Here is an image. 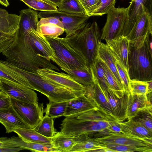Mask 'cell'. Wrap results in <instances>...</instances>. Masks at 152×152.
<instances>
[{
    "instance_id": "obj_11",
    "label": "cell",
    "mask_w": 152,
    "mask_h": 152,
    "mask_svg": "<svg viewBox=\"0 0 152 152\" xmlns=\"http://www.w3.org/2000/svg\"><path fill=\"white\" fill-rule=\"evenodd\" d=\"M0 90L10 97L23 102L38 103V99L34 91L18 83L4 79H0Z\"/></svg>"
},
{
    "instance_id": "obj_44",
    "label": "cell",
    "mask_w": 152,
    "mask_h": 152,
    "mask_svg": "<svg viewBox=\"0 0 152 152\" xmlns=\"http://www.w3.org/2000/svg\"><path fill=\"white\" fill-rule=\"evenodd\" d=\"M15 33L7 34L0 32V53L5 50L13 42Z\"/></svg>"
},
{
    "instance_id": "obj_37",
    "label": "cell",
    "mask_w": 152,
    "mask_h": 152,
    "mask_svg": "<svg viewBox=\"0 0 152 152\" xmlns=\"http://www.w3.org/2000/svg\"><path fill=\"white\" fill-rule=\"evenodd\" d=\"M132 119L140 122L152 132V108H146L140 110Z\"/></svg>"
},
{
    "instance_id": "obj_7",
    "label": "cell",
    "mask_w": 152,
    "mask_h": 152,
    "mask_svg": "<svg viewBox=\"0 0 152 152\" xmlns=\"http://www.w3.org/2000/svg\"><path fill=\"white\" fill-rule=\"evenodd\" d=\"M150 34H152V12L144 7L141 15L126 36L129 41L130 47L143 45Z\"/></svg>"
},
{
    "instance_id": "obj_55",
    "label": "cell",
    "mask_w": 152,
    "mask_h": 152,
    "mask_svg": "<svg viewBox=\"0 0 152 152\" xmlns=\"http://www.w3.org/2000/svg\"></svg>"
},
{
    "instance_id": "obj_29",
    "label": "cell",
    "mask_w": 152,
    "mask_h": 152,
    "mask_svg": "<svg viewBox=\"0 0 152 152\" xmlns=\"http://www.w3.org/2000/svg\"><path fill=\"white\" fill-rule=\"evenodd\" d=\"M20 20V15L14 14L0 17V32L7 34L15 33L19 28Z\"/></svg>"
},
{
    "instance_id": "obj_12",
    "label": "cell",
    "mask_w": 152,
    "mask_h": 152,
    "mask_svg": "<svg viewBox=\"0 0 152 152\" xmlns=\"http://www.w3.org/2000/svg\"><path fill=\"white\" fill-rule=\"evenodd\" d=\"M94 139L100 144L124 145L152 150V140L135 137L121 132L112 133Z\"/></svg>"
},
{
    "instance_id": "obj_28",
    "label": "cell",
    "mask_w": 152,
    "mask_h": 152,
    "mask_svg": "<svg viewBox=\"0 0 152 152\" xmlns=\"http://www.w3.org/2000/svg\"><path fill=\"white\" fill-rule=\"evenodd\" d=\"M13 132L25 141L43 143H51V138L43 136L33 129L17 127L13 129Z\"/></svg>"
},
{
    "instance_id": "obj_18",
    "label": "cell",
    "mask_w": 152,
    "mask_h": 152,
    "mask_svg": "<svg viewBox=\"0 0 152 152\" xmlns=\"http://www.w3.org/2000/svg\"><path fill=\"white\" fill-rule=\"evenodd\" d=\"M98 107L94 101L88 98L84 94L67 101L63 116L66 117Z\"/></svg>"
},
{
    "instance_id": "obj_45",
    "label": "cell",
    "mask_w": 152,
    "mask_h": 152,
    "mask_svg": "<svg viewBox=\"0 0 152 152\" xmlns=\"http://www.w3.org/2000/svg\"><path fill=\"white\" fill-rule=\"evenodd\" d=\"M84 9L87 15H91L99 5V0H78Z\"/></svg>"
},
{
    "instance_id": "obj_6",
    "label": "cell",
    "mask_w": 152,
    "mask_h": 152,
    "mask_svg": "<svg viewBox=\"0 0 152 152\" xmlns=\"http://www.w3.org/2000/svg\"><path fill=\"white\" fill-rule=\"evenodd\" d=\"M152 58L145 42L139 47H130L128 72L131 80H152Z\"/></svg>"
},
{
    "instance_id": "obj_8",
    "label": "cell",
    "mask_w": 152,
    "mask_h": 152,
    "mask_svg": "<svg viewBox=\"0 0 152 152\" xmlns=\"http://www.w3.org/2000/svg\"><path fill=\"white\" fill-rule=\"evenodd\" d=\"M128 7L115 8L107 14V20L101 36V39L114 38L121 35L128 18Z\"/></svg>"
},
{
    "instance_id": "obj_31",
    "label": "cell",
    "mask_w": 152,
    "mask_h": 152,
    "mask_svg": "<svg viewBox=\"0 0 152 152\" xmlns=\"http://www.w3.org/2000/svg\"><path fill=\"white\" fill-rule=\"evenodd\" d=\"M89 67L92 74L96 78L105 96L110 89L108 85L99 60L97 56Z\"/></svg>"
},
{
    "instance_id": "obj_53",
    "label": "cell",
    "mask_w": 152,
    "mask_h": 152,
    "mask_svg": "<svg viewBox=\"0 0 152 152\" xmlns=\"http://www.w3.org/2000/svg\"><path fill=\"white\" fill-rule=\"evenodd\" d=\"M6 147L4 144L2 140L1 137H0V147Z\"/></svg>"
},
{
    "instance_id": "obj_54",
    "label": "cell",
    "mask_w": 152,
    "mask_h": 152,
    "mask_svg": "<svg viewBox=\"0 0 152 152\" xmlns=\"http://www.w3.org/2000/svg\"><path fill=\"white\" fill-rule=\"evenodd\" d=\"M42 0V1H48V2H50L49 1H48L47 0ZM51 3V2H50Z\"/></svg>"
},
{
    "instance_id": "obj_42",
    "label": "cell",
    "mask_w": 152,
    "mask_h": 152,
    "mask_svg": "<svg viewBox=\"0 0 152 152\" xmlns=\"http://www.w3.org/2000/svg\"><path fill=\"white\" fill-rule=\"evenodd\" d=\"M115 64L119 75L121 80L124 93L129 94L130 93L131 79L129 75L128 71L116 59Z\"/></svg>"
},
{
    "instance_id": "obj_4",
    "label": "cell",
    "mask_w": 152,
    "mask_h": 152,
    "mask_svg": "<svg viewBox=\"0 0 152 152\" xmlns=\"http://www.w3.org/2000/svg\"><path fill=\"white\" fill-rule=\"evenodd\" d=\"M101 36L98 24L94 22L86 23L82 29L65 38L83 55L89 67L97 56Z\"/></svg>"
},
{
    "instance_id": "obj_39",
    "label": "cell",
    "mask_w": 152,
    "mask_h": 152,
    "mask_svg": "<svg viewBox=\"0 0 152 152\" xmlns=\"http://www.w3.org/2000/svg\"><path fill=\"white\" fill-rule=\"evenodd\" d=\"M29 7L42 12L58 10L57 6L48 1L39 0H21Z\"/></svg>"
},
{
    "instance_id": "obj_21",
    "label": "cell",
    "mask_w": 152,
    "mask_h": 152,
    "mask_svg": "<svg viewBox=\"0 0 152 152\" xmlns=\"http://www.w3.org/2000/svg\"><path fill=\"white\" fill-rule=\"evenodd\" d=\"M119 124L121 133L135 137L152 140V132L138 122L131 119Z\"/></svg>"
},
{
    "instance_id": "obj_2",
    "label": "cell",
    "mask_w": 152,
    "mask_h": 152,
    "mask_svg": "<svg viewBox=\"0 0 152 152\" xmlns=\"http://www.w3.org/2000/svg\"><path fill=\"white\" fill-rule=\"evenodd\" d=\"M76 117H65L61 124L60 132L73 137L93 134L108 130L118 121L99 107L78 113Z\"/></svg>"
},
{
    "instance_id": "obj_34",
    "label": "cell",
    "mask_w": 152,
    "mask_h": 152,
    "mask_svg": "<svg viewBox=\"0 0 152 152\" xmlns=\"http://www.w3.org/2000/svg\"><path fill=\"white\" fill-rule=\"evenodd\" d=\"M58 7V10L59 11L87 15L78 0H62Z\"/></svg>"
},
{
    "instance_id": "obj_33",
    "label": "cell",
    "mask_w": 152,
    "mask_h": 152,
    "mask_svg": "<svg viewBox=\"0 0 152 152\" xmlns=\"http://www.w3.org/2000/svg\"><path fill=\"white\" fill-rule=\"evenodd\" d=\"M53 118L45 114L33 129L43 136L52 137L57 132L54 127Z\"/></svg>"
},
{
    "instance_id": "obj_32",
    "label": "cell",
    "mask_w": 152,
    "mask_h": 152,
    "mask_svg": "<svg viewBox=\"0 0 152 152\" xmlns=\"http://www.w3.org/2000/svg\"><path fill=\"white\" fill-rule=\"evenodd\" d=\"M92 75L94 85V100L99 107L107 114L113 116L109 103L99 85L96 78L93 74Z\"/></svg>"
},
{
    "instance_id": "obj_38",
    "label": "cell",
    "mask_w": 152,
    "mask_h": 152,
    "mask_svg": "<svg viewBox=\"0 0 152 152\" xmlns=\"http://www.w3.org/2000/svg\"><path fill=\"white\" fill-rule=\"evenodd\" d=\"M37 31L45 36L57 37L64 33V29L56 24L47 23L37 27Z\"/></svg>"
},
{
    "instance_id": "obj_25",
    "label": "cell",
    "mask_w": 152,
    "mask_h": 152,
    "mask_svg": "<svg viewBox=\"0 0 152 152\" xmlns=\"http://www.w3.org/2000/svg\"><path fill=\"white\" fill-rule=\"evenodd\" d=\"M77 137L65 134L60 132L51 137V143L59 152H69L76 143Z\"/></svg>"
},
{
    "instance_id": "obj_16",
    "label": "cell",
    "mask_w": 152,
    "mask_h": 152,
    "mask_svg": "<svg viewBox=\"0 0 152 152\" xmlns=\"http://www.w3.org/2000/svg\"><path fill=\"white\" fill-rule=\"evenodd\" d=\"M6 147H15L23 148L32 151L40 152H59L52 143H43L24 141L19 137L8 138L1 137Z\"/></svg>"
},
{
    "instance_id": "obj_9",
    "label": "cell",
    "mask_w": 152,
    "mask_h": 152,
    "mask_svg": "<svg viewBox=\"0 0 152 152\" xmlns=\"http://www.w3.org/2000/svg\"><path fill=\"white\" fill-rule=\"evenodd\" d=\"M40 19L54 17L59 19L63 25L66 36H70L83 28L90 17L81 14L70 13L58 11L42 12L38 14Z\"/></svg>"
},
{
    "instance_id": "obj_10",
    "label": "cell",
    "mask_w": 152,
    "mask_h": 152,
    "mask_svg": "<svg viewBox=\"0 0 152 152\" xmlns=\"http://www.w3.org/2000/svg\"><path fill=\"white\" fill-rule=\"evenodd\" d=\"M10 98L11 105L19 116L31 128L34 129L43 117V104L27 102Z\"/></svg>"
},
{
    "instance_id": "obj_22",
    "label": "cell",
    "mask_w": 152,
    "mask_h": 152,
    "mask_svg": "<svg viewBox=\"0 0 152 152\" xmlns=\"http://www.w3.org/2000/svg\"><path fill=\"white\" fill-rule=\"evenodd\" d=\"M152 104L147 101L146 95L128 94L126 119H132L140 110L152 108Z\"/></svg>"
},
{
    "instance_id": "obj_27",
    "label": "cell",
    "mask_w": 152,
    "mask_h": 152,
    "mask_svg": "<svg viewBox=\"0 0 152 152\" xmlns=\"http://www.w3.org/2000/svg\"><path fill=\"white\" fill-rule=\"evenodd\" d=\"M77 137V142L69 152H96L97 150L103 148L94 138L88 134H83Z\"/></svg>"
},
{
    "instance_id": "obj_13",
    "label": "cell",
    "mask_w": 152,
    "mask_h": 152,
    "mask_svg": "<svg viewBox=\"0 0 152 152\" xmlns=\"http://www.w3.org/2000/svg\"><path fill=\"white\" fill-rule=\"evenodd\" d=\"M37 72L42 77L72 90L85 92V87L76 81L67 74L47 68L39 69Z\"/></svg>"
},
{
    "instance_id": "obj_51",
    "label": "cell",
    "mask_w": 152,
    "mask_h": 152,
    "mask_svg": "<svg viewBox=\"0 0 152 152\" xmlns=\"http://www.w3.org/2000/svg\"><path fill=\"white\" fill-rule=\"evenodd\" d=\"M0 4L5 7H8L9 5L7 0H0Z\"/></svg>"
},
{
    "instance_id": "obj_49",
    "label": "cell",
    "mask_w": 152,
    "mask_h": 152,
    "mask_svg": "<svg viewBox=\"0 0 152 152\" xmlns=\"http://www.w3.org/2000/svg\"><path fill=\"white\" fill-rule=\"evenodd\" d=\"M8 14V12L6 10L0 8V17H4Z\"/></svg>"
},
{
    "instance_id": "obj_46",
    "label": "cell",
    "mask_w": 152,
    "mask_h": 152,
    "mask_svg": "<svg viewBox=\"0 0 152 152\" xmlns=\"http://www.w3.org/2000/svg\"><path fill=\"white\" fill-rule=\"evenodd\" d=\"M11 105L10 97L0 90V110L7 108Z\"/></svg>"
},
{
    "instance_id": "obj_56",
    "label": "cell",
    "mask_w": 152,
    "mask_h": 152,
    "mask_svg": "<svg viewBox=\"0 0 152 152\" xmlns=\"http://www.w3.org/2000/svg\"><path fill=\"white\" fill-rule=\"evenodd\" d=\"M132 0H131V1H132Z\"/></svg>"
},
{
    "instance_id": "obj_23",
    "label": "cell",
    "mask_w": 152,
    "mask_h": 152,
    "mask_svg": "<svg viewBox=\"0 0 152 152\" xmlns=\"http://www.w3.org/2000/svg\"><path fill=\"white\" fill-rule=\"evenodd\" d=\"M20 20L18 30L24 34L31 29L37 31L39 22L38 14L30 8L21 10L20 12Z\"/></svg>"
},
{
    "instance_id": "obj_35",
    "label": "cell",
    "mask_w": 152,
    "mask_h": 152,
    "mask_svg": "<svg viewBox=\"0 0 152 152\" xmlns=\"http://www.w3.org/2000/svg\"><path fill=\"white\" fill-rule=\"evenodd\" d=\"M67 101H49L44 110L45 114L53 118L63 116L66 110Z\"/></svg>"
},
{
    "instance_id": "obj_14",
    "label": "cell",
    "mask_w": 152,
    "mask_h": 152,
    "mask_svg": "<svg viewBox=\"0 0 152 152\" xmlns=\"http://www.w3.org/2000/svg\"><path fill=\"white\" fill-rule=\"evenodd\" d=\"M106 44L115 59L128 71V58L130 51L129 41L126 36L120 35L105 39Z\"/></svg>"
},
{
    "instance_id": "obj_1",
    "label": "cell",
    "mask_w": 152,
    "mask_h": 152,
    "mask_svg": "<svg viewBox=\"0 0 152 152\" xmlns=\"http://www.w3.org/2000/svg\"><path fill=\"white\" fill-rule=\"evenodd\" d=\"M2 53L5 57L6 61L27 71L35 72L39 69L45 68L59 71L50 60L38 53L27 36L18 30L15 33L12 43Z\"/></svg>"
},
{
    "instance_id": "obj_52",
    "label": "cell",
    "mask_w": 152,
    "mask_h": 152,
    "mask_svg": "<svg viewBox=\"0 0 152 152\" xmlns=\"http://www.w3.org/2000/svg\"><path fill=\"white\" fill-rule=\"evenodd\" d=\"M148 93L152 92V80L148 81Z\"/></svg>"
},
{
    "instance_id": "obj_48",
    "label": "cell",
    "mask_w": 152,
    "mask_h": 152,
    "mask_svg": "<svg viewBox=\"0 0 152 152\" xmlns=\"http://www.w3.org/2000/svg\"><path fill=\"white\" fill-rule=\"evenodd\" d=\"M23 148L15 147H0V152H17L23 150Z\"/></svg>"
},
{
    "instance_id": "obj_40",
    "label": "cell",
    "mask_w": 152,
    "mask_h": 152,
    "mask_svg": "<svg viewBox=\"0 0 152 152\" xmlns=\"http://www.w3.org/2000/svg\"><path fill=\"white\" fill-rule=\"evenodd\" d=\"M100 145L103 148L109 149L112 150L113 152H152V150L148 149L140 148L129 145L113 144Z\"/></svg>"
},
{
    "instance_id": "obj_43",
    "label": "cell",
    "mask_w": 152,
    "mask_h": 152,
    "mask_svg": "<svg viewBox=\"0 0 152 152\" xmlns=\"http://www.w3.org/2000/svg\"><path fill=\"white\" fill-rule=\"evenodd\" d=\"M148 86V81L131 80L130 93L132 95H146Z\"/></svg>"
},
{
    "instance_id": "obj_20",
    "label": "cell",
    "mask_w": 152,
    "mask_h": 152,
    "mask_svg": "<svg viewBox=\"0 0 152 152\" xmlns=\"http://www.w3.org/2000/svg\"><path fill=\"white\" fill-rule=\"evenodd\" d=\"M128 94L124 93L122 97L118 98L110 89L105 96L109 103L113 116L119 122H123L126 119Z\"/></svg>"
},
{
    "instance_id": "obj_41",
    "label": "cell",
    "mask_w": 152,
    "mask_h": 152,
    "mask_svg": "<svg viewBox=\"0 0 152 152\" xmlns=\"http://www.w3.org/2000/svg\"><path fill=\"white\" fill-rule=\"evenodd\" d=\"M116 0H99L98 5L92 13L91 16H102L108 13L115 7Z\"/></svg>"
},
{
    "instance_id": "obj_50",
    "label": "cell",
    "mask_w": 152,
    "mask_h": 152,
    "mask_svg": "<svg viewBox=\"0 0 152 152\" xmlns=\"http://www.w3.org/2000/svg\"><path fill=\"white\" fill-rule=\"evenodd\" d=\"M48 1L52 3L56 6L58 7L61 4L62 0H47Z\"/></svg>"
},
{
    "instance_id": "obj_19",
    "label": "cell",
    "mask_w": 152,
    "mask_h": 152,
    "mask_svg": "<svg viewBox=\"0 0 152 152\" xmlns=\"http://www.w3.org/2000/svg\"><path fill=\"white\" fill-rule=\"evenodd\" d=\"M0 123L5 127L6 132H13L17 127L31 128L20 117L12 107L0 110Z\"/></svg>"
},
{
    "instance_id": "obj_5",
    "label": "cell",
    "mask_w": 152,
    "mask_h": 152,
    "mask_svg": "<svg viewBox=\"0 0 152 152\" xmlns=\"http://www.w3.org/2000/svg\"><path fill=\"white\" fill-rule=\"evenodd\" d=\"M45 37L54 50L56 56L52 61L60 68L65 67L76 69L89 67L83 55L65 38Z\"/></svg>"
},
{
    "instance_id": "obj_15",
    "label": "cell",
    "mask_w": 152,
    "mask_h": 152,
    "mask_svg": "<svg viewBox=\"0 0 152 152\" xmlns=\"http://www.w3.org/2000/svg\"><path fill=\"white\" fill-rule=\"evenodd\" d=\"M24 34L27 36L32 47L38 53L52 61L56 57L54 50L45 36L32 29Z\"/></svg>"
},
{
    "instance_id": "obj_36",
    "label": "cell",
    "mask_w": 152,
    "mask_h": 152,
    "mask_svg": "<svg viewBox=\"0 0 152 152\" xmlns=\"http://www.w3.org/2000/svg\"><path fill=\"white\" fill-rule=\"evenodd\" d=\"M0 79H4L22 84L30 88L26 80L19 76L0 60Z\"/></svg>"
},
{
    "instance_id": "obj_30",
    "label": "cell",
    "mask_w": 152,
    "mask_h": 152,
    "mask_svg": "<svg viewBox=\"0 0 152 152\" xmlns=\"http://www.w3.org/2000/svg\"><path fill=\"white\" fill-rule=\"evenodd\" d=\"M99 59L109 88L117 97H121L124 94L123 88L109 68L103 61Z\"/></svg>"
},
{
    "instance_id": "obj_24",
    "label": "cell",
    "mask_w": 152,
    "mask_h": 152,
    "mask_svg": "<svg viewBox=\"0 0 152 152\" xmlns=\"http://www.w3.org/2000/svg\"><path fill=\"white\" fill-rule=\"evenodd\" d=\"M97 56L103 61L109 68L123 88L121 80L115 64V58L110 51L106 44L101 41L99 43Z\"/></svg>"
},
{
    "instance_id": "obj_26",
    "label": "cell",
    "mask_w": 152,
    "mask_h": 152,
    "mask_svg": "<svg viewBox=\"0 0 152 152\" xmlns=\"http://www.w3.org/2000/svg\"><path fill=\"white\" fill-rule=\"evenodd\" d=\"M76 81L85 87L94 83V79L90 67L87 69H71L65 67L60 68Z\"/></svg>"
},
{
    "instance_id": "obj_17",
    "label": "cell",
    "mask_w": 152,
    "mask_h": 152,
    "mask_svg": "<svg viewBox=\"0 0 152 152\" xmlns=\"http://www.w3.org/2000/svg\"><path fill=\"white\" fill-rule=\"evenodd\" d=\"M144 7L152 12V0H133L128 7V18L121 35L126 36L141 15Z\"/></svg>"
},
{
    "instance_id": "obj_3",
    "label": "cell",
    "mask_w": 152,
    "mask_h": 152,
    "mask_svg": "<svg viewBox=\"0 0 152 152\" xmlns=\"http://www.w3.org/2000/svg\"><path fill=\"white\" fill-rule=\"evenodd\" d=\"M5 64L19 76L26 79L30 88L45 96L49 101H68L84 94L85 92L73 91L47 80L40 76L37 72L22 70L7 62Z\"/></svg>"
},
{
    "instance_id": "obj_47",
    "label": "cell",
    "mask_w": 152,
    "mask_h": 152,
    "mask_svg": "<svg viewBox=\"0 0 152 152\" xmlns=\"http://www.w3.org/2000/svg\"><path fill=\"white\" fill-rule=\"evenodd\" d=\"M47 23L55 24L64 28L62 22L57 18L52 16L41 18L38 23L37 27L42 24Z\"/></svg>"
}]
</instances>
